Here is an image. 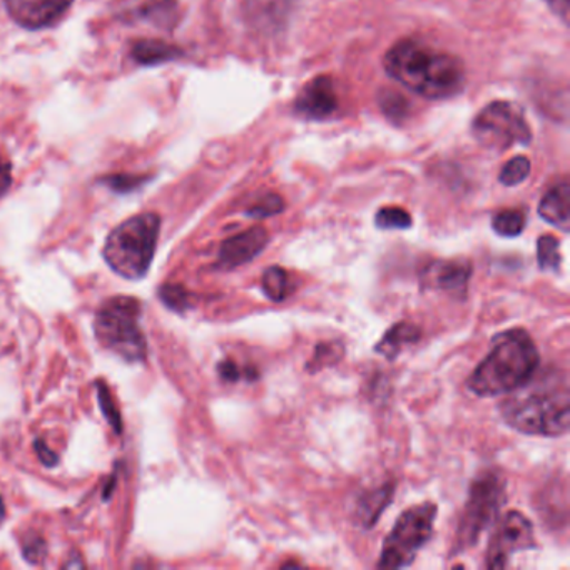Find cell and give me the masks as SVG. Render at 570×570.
I'll return each mask as SVG.
<instances>
[{"label": "cell", "mask_w": 570, "mask_h": 570, "mask_svg": "<svg viewBox=\"0 0 570 570\" xmlns=\"http://www.w3.org/2000/svg\"><path fill=\"white\" fill-rule=\"evenodd\" d=\"M559 246L560 243L556 236H540L539 243H537V262H539V268L542 269V272H560L562 256H560Z\"/></svg>", "instance_id": "44dd1931"}, {"label": "cell", "mask_w": 570, "mask_h": 570, "mask_svg": "<svg viewBox=\"0 0 570 570\" xmlns=\"http://www.w3.org/2000/svg\"><path fill=\"white\" fill-rule=\"evenodd\" d=\"M507 500L505 479L497 470H487L473 479L469 499L456 529L455 552L479 542L482 533L495 522Z\"/></svg>", "instance_id": "8992f818"}, {"label": "cell", "mask_w": 570, "mask_h": 570, "mask_svg": "<svg viewBox=\"0 0 570 570\" xmlns=\"http://www.w3.org/2000/svg\"><path fill=\"white\" fill-rule=\"evenodd\" d=\"M36 453H38L39 460H41L46 466L58 465V455L49 449L45 440H38V442H36Z\"/></svg>", "instance_id": "d6a6232c"}, {"label": "cell", "mask_w": 570, "mask_h": 570, "mask_svg": "<svg viewBox=\"0 0 570 570\" xmlns=\"http://www.w3.org/2000/svg\"><path fill=\"white\" fill-rule=\"evenodd\" d=\"M393 493H395V483L393 482L385 483L372 492H366L356 503V522L363 529H373L383 510L392 503Z\"/></svg>", "instance_id": "2e32d148"}, {"label": "cell", "mask_w": 570, "mask_h": 570, "mask_svg": "<svg viewBox=\"0 0 570 570\" xmlns=\"http://www.w3.org/2000/svg\"><path fill=\"white\" fill-rule=\"evenodd\" d=\"M473 138L492 151H507L512 146H527L532 131L520 106L509 101L490 102L473 119Z\"/></svg>", "instance_id": "ba28073f"}, {"label": "cell", "mask_w": 570, "mask_h": 570, "mask_svg": "<svg viewBox=\"0 0 570 570\" xmlns=\"http://www.w3.org/2000/svg\"><path fill=\"white\" fill-rule=\"evenodd\" d=\"M262 286L265 295L272 302L282 303L293 293L292 276L279 266H269L262 276Z\"/></svg>", "instance_id": "d6986e66"}, {"label": "cell", "mask_w": 570, "mask_h": 570, "mask_svg": "<svg viewBox=\"0 0 570 570\" xmlns=\"http://www.w3.org/2000/svg\"><path fill=\"white\" fill-rule=\"evenodd\" d=\"M422 338V330L413 323L402 322L393 325L386 335L376 343L375 352L386 360H395L406 346L413 345Z\"/></svg>", "instance_id": "e0dca14e"}, {"label": "cell", "mask_w": 570, "mask_h": 570, "mask_svg": "<svg viewBox=\"0 0 570 570\" xmlns=\"http://www.w3.org/2000/svg\"><path fill=\"white\" fill-rule=\"evenodd\" d=\"M268 243L269 235L263 226H255V228L232 236L219 248L216 268L223 269V272L239 268L262 255Z\"/></svg>", "instance_id": "7c38bea8"}, {"label": "cell", "mask_w": 570, "mask_h": 570, "mask_svg": "<svg viewBox=\"0 0 570 570\" xmlns=\"http://www.w3.org/2000/svg\"><path fill=\"white\" fill-rule=\"evenodd\" d=\"M535 547L533 527L522 512L510 510L500 520L495 532L490 537L487 549V569H503L512 559L513 553Z\"/></svg>", "instance_id": "9c48e42d"}, {"label": "cell", "mask_w": 570, "mask_h": 570, "mask_svg": "<svg viewBox=\"0 0 570 570\" xmlns=\"http://www.w3.org/2000/svg\"><path fill=\"white\" fill-rule=\"evenodd\" d=\"M146 179H148L146 176L118 175L111 176V178L106 179L105 183L109 188L115 189V191L129 193L145 185Z\"/></svg>", "instance_id": "4dcf8cb0"}, {"label": "cell", "mask_w": 570, "mask_h": 570, "mask_svg": "<svg viewBox=\"0 0 570 570\" xmlns=\"http://www.w3.org/2000/svg\"><path fill=\"white\" fill-rule=\"evenodd\" d=\"M383 66L390 78L422 98L449 99L465 88V68L456 56L413 39L392 46Z\"/></svg>", "instance_id": "6da1fadb"}, {"label": "cell", "mask_w": 570, "mask_h": 570, "mask_svg": "<svg viewBox=\"0 0 570 570\" xmlns=\"http://www.w3.org/2000/svg\"><path fill=\"white\" fill-rule=\"evenodd\" d=\"M343 355H345V348H343L342 343H318V345L315 346L312 360L306 363V370L312 373L320 372V370L325 368V366L336 365V363L343 358Z\"/></svg>", "instance_id": "7402d4cb"}, {"label": "cell", "mask_w": 570, "mask_h": 570, "mask_svg": "<svg viewBox=\"0 0 570 570\" xmlns=\"http://www.w3.org/2000/svg\"><path fill=\"white\" fill-rule=\"evenodd\" d=\"M161 218L156 213H142L126 219L112 229L102 249L112 272L126 279L145 278L155 259Z\"/></svg>", "instance_id": "277c9868"}, {"label": "cell", "mask_w": 570, "mask_h": 570, "mask_svg": "<svg viewBox=\"0 0 570 570\" xmlns=\"http://www.w3.org/2000/svg\"><path fill=\"white\" fill-rule=\"evenodd\" d=\"M539 365V350L525 330L500 333L489 355L473 370L469 379L470 392L479 396L509 395L525 385Z\"/></svg>", "instance_id": "3957f363"}, {"label": "cell", "mask_w": 570, "mask_h": 570, "mask_svg": "<svg viewBox=\"0 0 570 570\" xmlns=\"http://www.w3.org/2000/svg\"><path fill=\"white\" fill-rule=\"evenodd\" d=\"M379 105L382 109L383 115L393 122L405 121L409 116L410 105L400 92L393 91V89H383L379 95Z\"/></svg>", "instance_id": "cb8c5ba5"}, {"label": "cell", "mask_w": 570, "mask_h": 570, "mask_svg": "<svg viewBox=\"0 0 570 570\" xmlns=\"http://www.w3.org/2000/svg\"><path fill=\"white\" fill-rule=\"evenodd\" d=\"M527 216L520 209H503L493 216V232L503 238H515L525 229Z\"/></svg>", "instance_id": "ffe728a7"}, {"label": "cell", "mask_w": 570, "mask_h": 570, "mask_svg": "<svg viewBox=\"0 0 570 570\" xmlns=\"http://www.w3.org/2000/svg\"><path fill=\"white\" fill-rule=\"evenodd\" d=\"M159 298L173 312L185 313L191 306V296L181 285H165L159 288Z\"/></svg>", "instance_id": "f1b7e54d"}, {"label": "cell", "mask_w": 570, "mask_h": 570, "mask_svg": "<svg viewBox=\"0 0 570 570\" xmlns=\"http://www.w3.org/2000/svg\"><path fill=\"white\" fill-rule=\"evenodd\" d=\"M530 169H532L530 159L525 158V156H517V158L510 159L503 166L502 171H500L499 181L507 186V188H512V186L520 185V183L529 178Z\"/></svg>", "instance_id": "d4e9b609"}, {"label": "cell", "mask_w": 570, "mask_h": 570, "mask_svg": "<svg viewBox=\"0 0 570 570\" xmlns=\"http://www.w3.org/2000/svg\"><path fill=\"white\" fill-rule=\"evenodd\" d=\"M139 19L156 22L159 26H173L176 22L175 0H151L138 12Z\"/></svg>", "instance_id": "603a6c76"}, {"label": "cell", "mask_w": 570, "mask_h": 570, "mask_svg": "<svg viewBox=\"0 0 570 570\" xmlns=\"http://www.w3.org/2000/svg\"><path fill=\"white\" fill-rule=\"evenodd\" d=\"M436 505L420 503L405 510L386 535L380 553L379 569H402L415 560L416 553L432 539Z\"/></svg>", "instance_id": "52a82bcc"}, {"label": "cell", "mask_w": 570, "mask_h": 570, "mask_svg": "<svg viewBox=\"0 0 570 570\" xmlns=\"http://www.w3.org/2000/svg\"><path fill=\"white\" fill-rule=\"evenodd\" d=\"M547 4L563 22H567V18H569V0H547Z\"/></svg>", "instance_id": "e575fe53"}, {"label": "cell", "mask_w": 570, "mask_h": 570, "mask_svg": "<svg viewBox=\"0 0 570 570\" xmlns=\"http://www.w3.org/2000/svg\"><path fill=\"white\" fill-rule=\"evenodd\" d=\"M295 0H245V19L259 35L275 36L288 26Z\"/></svg>", "instance_id": "4fadbf2b"}, {"label": "cell", "mask_w": 570, "mask_h": 570, "mask_svg": "<svg viewBox=\"0 0 570 570\" xmlns=\"http://www.w3.org/2000/svg\"><path fill=\"white\" fill-rule=\"evenodd\" d=\"M6 519V505L4 500L0 497V523L4 522Z\"/></svg>", "instance_id": "d590c367"}, {"label": "cell", "mask_w": 570, "mask_h": 570, "mask_svg": "<svg viewBox=\"0 0 570 570\" xmlns=\"http://www.w3.org/2000/svg\"><path fill=\"white\" fill-rule=\"evenodd\" d=\"M338 106L335 82L328 76H320L299 92L295 101V112L308 121H325L338 111Z\"/></svg>", "instance_id": "30bf717a"}, {"label": "cell", "mask_w": 570, "mask_h": 570, "mask_svg": "<svg viewBox=\"0 0 570 570\" xmlns=\"http://www.w3.org/2000/svg\"><path fill=\"white\" fill-rule=\"evenodd\" d=\"M141 305L131 296H115L98 309L95 335L109 352L126 362H142L148 355L146 336L139 325Z\"/></svg>", "instance_id": "5b68a950"}, {"label": "cell", "mask_w": 570, "mask_h": 570, "mask_svg": "<svg viewBox=\"0 0 570 570\" xmlns=\"http://www.w3.org/2000/svg\"><path fill=\"white\" fill-rule=\"evenodd\" d=\"M540 218L552 226L569 232L570 226V186L562 181L546 193L539 205Z\"/></svg>", "instance_id": "9a60e30c"}, {"label": "cell", "mask_w": 570, "mask_h": 570, "mask_svg": "<svg viewBox=\"0 0 570 570\" xmlns=\"http://www.w3.org/2000/svg\"><path fill=\"white\" fill-rule=\"evenodd\" d=\"M26 559L31 563H39L45 560L46 542L39 535H31L22 546Z\"/></svg>", "instance_id": "1f68e13d"}, {"label": "cell", "mask_w": 570, "mask_h": 570, "mask_svg": "<svg viewBox=\"0 0 570 570\" xmlns=\"http://www.w3.org/2000/svg\"><path fill=\"white\" fill-rule=\"evenodd\" d=\"M533 376L500 403V415L507 425L527 435H563L570 423L567 376L559 372H549L535 380Z\"/></svg>", "instance_id": "7a4b0ae2"}, {"label": "cell", "mask_w": 570, "mask_h": 570, "mask_svg": "<svg viewBox=\"0 0 570 570\" xmlns=\"http://www.w3.org/2000/svg\"><path fill=\"white\" fill-rule=\"evenodd\" d=\"M12 185L11 165L0 163V196H4Z\"/></svg>", "instance_id": "836d02e7"}, {"label": "cell", "mask_w": 570, "mask_h": 570, "mask_svg": "<svg viewBox=\"0 0 570 570\" xmlns=\"http://www.w3.org/2000/svg\"><path fill=\"white\" fill-rule=\"evenodd\" d=\"M75 0H4L12 21L26 29H45L68 12Z\"/></svg>", "instance_id": "8fae6325"}, {"label": "cell", "mask_w": 570, "mask_h": 570, "mask_svg": "<svg viewBox=\"0 0 570 570\" xmlns=\"http://www.w3.org/2000/svg\"><path fill=\"white\" fill-rule=\"evenodd\" d=\"M375 225L380 229H409L412 226V216L403 208L386 206L376 213Z\"/></svg>", "instance_id": "484cf974"}, {"label": "cell", "mask_w": 570, "mask_h": 570, "mask_svg": "<svg viewBox=\"0 0 570 570\" xmlns=\"http://www.w3.org/2000/svg\"><path fill=\"white\" fill-rule=\"evenodd\" d=\"M132 58L142 66H156L179 58L181 51L163 41H138L132 46Z\"/></svg>", "instance_id": "ac0fdd59"}, {"label": "cell", "mask_w": 570, "mask_h": 570, "mask_svg": "<svg viewBox=\"0 0 570 570\" xmlns=\"http://www.w3.org/2000/svg\"><path fill=\"white\" fill-rule=\"evenodd\" d=\"M218 373L222 380L228 383H236L242 379L248 380V382H255V380L259 379V372L255 366H245V368H242V366L233 362V360H223L218 365Z\"/></svg>", "instance_id": "f546056e"}, {"label": "cell", "mask_w": 570, "mask_h": 570, "mask_svg": "<svg viewBox=\"0 0 570 570\" xmlns=\"http://www.w3.org/2000/svg\"><path fill=\"white\" fill-rule=\"evenodd\" d=\"M283 212H285V199L279 195H275V193H268V195L259 198L258 202L246 212V215L255 219H265L279 215V213Z\"/></svg>", "instance_id": "83f0119b"}, {"label": "cell", "mask_w": 570, "mask_h": 570, "mask_svg": "<svg viewBox=\"0 0 570 570\" xmlns=\"http://www.w3.org/2000/svg\"><path fill=\"white\" fill-rule=\"evenodd\" d=\"M472 276V265L462 259L455 262H439L429 266L425 272V279L436 289L450 293L456 298H463Z\"/></svg>", "instance_id": "5bb4252c"}, {"label": "cell", "mask_w": 570, "mask_h": 570, "mask_svg": "<svg viewBox=\"0 0 570 570\" xmlns=\"http://www.w3.org/2000/svg\"><path fill=\"white\" fill-rule=\"evenodd\" d=\"M98 400L99 406H101L102 415L108 420L109 425L115 429L116 433L122 432V419L119 413L118 405H116L115 396H112L111 390L102 382H98Z\"/></svg>", "instance_id": "4316f807"}]
</instances>
